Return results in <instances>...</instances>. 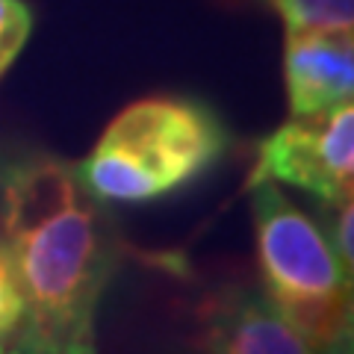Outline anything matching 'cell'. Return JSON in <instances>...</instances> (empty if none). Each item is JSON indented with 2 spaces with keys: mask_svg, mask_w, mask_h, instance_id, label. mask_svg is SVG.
<instances>
[{
  "mask_svg": "<svg viewBox=\"0 0 354 354\" xmlns=\"http://www.w3.org/2000/svg\"><path fill=\"white\" fill-rule=\"evenodd\" d=\"M0 230L27 304L21 337L41 354H59L74 339L92 337L121 242L113 216L77 180L74 162L44 151L6 162Z\"/></svg>",
  "mask_w": 354,
  "mask_h": 354,
  "instance_id": "1",
  "label": "cell"
},
{
  "mask_svg": "<svg viewBox=\"0 0 354 354\" xmlns=\"http://www.w3.org/2000/svg\"><path fill=\"white\" fill-rule=\"evenodd\" d=\"M230 133L209 104L180 95L142 97L109 121L80 186L101 204H148L180 192L225 157Z\"/></svg>",
  "mask_w": 354,
  "mask_h": 354,
  "instance_id": "2",
  "label": "cell"
},
{
  "mask_svg": "<svg viewBox=\"0 0 354 354\" xmlns=\"http://www.w3.org/2000/svg\"><path fill=\"white\" fill-rule=\"evenodd\" d=\"M254 239L263 295L319 354H351V278L316 218L278 183L251 186Z\"/></svg>",
  "mask_w": 354,
  "mask_h": 354,
  "instance_id": "3",
  "label": "cell"
},
{
  "mask_svg": "<svg viewBox=\"0 0 354 354\" xmlns=\"http://www.w3.org/2000/svg\"><path fill=\"white\" fill-rule=\"evenodd\" d=\"M290 183L316 201L354 195V106L339 104L325 113L292 115L257 148L254 183Z\"/></svg>",
  "mask_w": 354,
  "mask_h": 354,
  "instance_id": "4",
  "label": "cell"
},
{
  "mask_svg": "<svg viewBox=\"0 0 354 354\" xmlns=\"http://www.w3.org/2000/svg\"><path fill=\"white\" fill-rule=\"evenodd\" d=\"M201 328L209 354H319L251 286H227L209 295L201 307Z\"/></svg>",
  "mask_w": 354,
  "mask_h": 354,
  "instance_id": "5",
  "label": "cell"
},
{
  "mask_svg": "<svg viewBox=\"0 0 354 354\" xmlns=\"http://www.w3.org/2000/svg\"><path fill=\"white\" fill-rule=\"evenodd\" d=\"M283 77L292 115L325 113L351 101V32H286Z\"/></svg>",
  "mask_w": 354,
  "mask_h": 354,
  "instance_id": "6",
  "label": "cell"
},
{
  "mask_svg": "<svg viewBox=\"0 0 354 354\" xmlns=\"http://www.w3.org/2000/svg\"><path fill=\"white\" fill-rule=\"evenodd\" d=\"M286 32H351L354 0H269Z\"/></svg>",
  "mask_w": 354,
  "mask_h": 354,
  "instance_id": "7",
  "label": "cell"
},
{
  "mask_svg": "<svg viewBox=\"0 0 354 354\" xmlns=\"http://www.w3.org/2000/svg\"><path fill=\"white\" fill-rule=\"evenodd\" d=\"M24 319H27V304H24V295H21V283H18L12 257L6 251V242L0 239V346L21 337Z\"/></svg>",
  "mask_w": 354,
  "mask_h": 354,
  "instance_id": "8",
  "label": "cell"
},
{
  "mask_svg": "<svg viewBox=\"0 0 354 354\" xmlns=\"http://www.w3.org/2000/svg\"><path fill=\"white\" fill-rule=\"evenodd\" d=\"M32 32V9L24 0H0V77H3L18 53L24 50Z\"/></svg>",
  "mask_w": 354,
  "mask_h": 354,
  "instance_id": "9",
  "label": "cell"
},
{
  "mask_svg": "<svg viewBox=\"0 0 354 354\" xmlns=\"http://www.w3.org/2000/svg\"><path fill=\"white\" fill-rule=\"evenodd\" d=\"M322 234L348 272H354V195L322 201Z\"/></svg>",
  "mask_w": 354,
  "mask_h": 354,
  "instance_id": "10",
  "label": "cell"
},
{
  "mask_svg": "<svg viewBox=\"0 0 354 354\" xmlns=\"http://www.w3.org/2000/svg\"><path fill=\"white\" fill-rule=\"evenodd\" d=\"M0 354H41L32 342H27L24 337H15L12 342H6L3 348H0Z\"/></svg>",
  "mask_w": 354,
  "mask_h": 354,
  "instance_id": "11",
  "label": "cell"
},
{
  "mask_svg": "<svg viewBox=\"0 0 354 354\" xmlns=\"http://www.w3.org/2000/svg\"><path fill=\"white\" fill-rule=\"evenodd\" d=\"M59 354H97V351H95L92 337H83V339H74L71 346H65Z\"/></svg>",
  "mask_w": 354,
  "mask_h": 354,
  "instance_id": "12",
  "label": "cell"
},
{
  "mask_svg": "<svg viewBox=\"0 0 354 354\" xmlns=\"http://www.w3.org/2000/svg\"><path fill=\"white\" fill-rule=\"evenodd\" d=\"M0 348H3V346H0Z\"/></svg>",
  "mask_w": 354,
  "mask_h": 354,
  "instance_id": "13",
  "label": "cell"
}]
</instances>
